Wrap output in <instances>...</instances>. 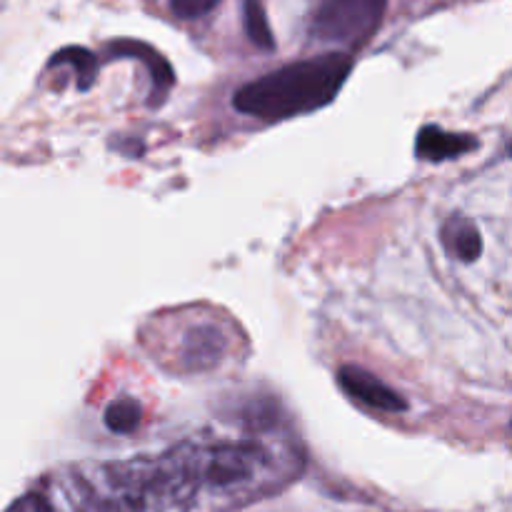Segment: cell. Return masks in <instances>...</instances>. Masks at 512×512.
Listing matches in <instances>:
<instances>
[{"instance_id": "277c9868", "label": "cell", "mask_w": 512, "mask_h": 512, "mask_svg": "<svg viewBox=\"0 0 512 512\" xmlns=\"http://www.w3.org/2000/svg\"><path fill=\"white\" fill-rule=\"evenodd\" d=\"M338 383L355 403L365 405L370 410H378V413H403V410H408L403 395L395 393L390 385H385L383 380L375 378L368 370L358 368V365L340 368Z\"/></svg>"}, {"instance_id": "7c38bea8", "label": "cell", "mask_w": 512, "mask_h": 512, "mask_svg": "<svg viewBox=\"0 0 512 512\" xmlns=\"http://www.w3.org/2000/svg\"><path fill=\"white\" fill-rule=\"evenodd\" d=\"M220 0H170V8L178 18H200V15L210 13Z\"/></svg>"}, {"instance_id": "6da1fadb", "label": "cell", "mask_w": 512, "mask_h": 512, "mask_svg": "<svg viewBox=\"0 0 512 512\" xmlns=\"http://www.w3.org/2000/svg\"><path fill=\"white\" fill-rule=\"evenodd\" d=\"M350 68L353 60L348 53H325L318 58L290 63L243 85L235 93L233 105L240 113L268 123L310 113L328 105L340 93Z\"/></svg>"}, {"instance_id": "7a4b0ae2", "label": "cell", "mask_w": 512, "mask_h": 512, "mask_svg": "<svg viewBox=\"0 0 512 512\" xmlns=\"http://www.w3.org/2000/svg\"><path fill=\"white\" fill-rule=\"evenodd\" d=\"M388 0H328L313 23L325 43L363 45L378 30Z\"/></svg>"}, {"instance_id": "8992f818", "label": "cell", "mask_w": 512, "mask_h": 512, "mask_svg": "<svg viewBox=\"0 0 512 512\" xmlns=\"http://www.w3.org/2000/svg\"><path fill=\"white\" fill-rule=\"evenodd\" d=\"M478 145L473 135L465 133H448V130L438 128V125H428L420 130L418 135V155L430 163H443L448 158H458V155L468 153Z\"/></svg>"}, {"instance_id": "8fae6325", "label": "cell", "mask_w": 512, "mask_h": 512, "mask_svg": "<svg viewBox=\"0 0 512 512\" xmlns=\"http://www.w3.org/2000/svg\"><path fill=\"white\" fill-rule=\"evenodd\" d=\"M68 63L73 65L75 73H78V88L88 90L93 85L95 73H98V63H95V55L85 48H65L58 55L50 58V65Z\"/></svg>"}, {"instance_id": "30bf717a", "label": "cell", "mask_w": 512, "mask_h": 512, "mask_svg": "<svg viewBox=\"0 0 512 512\" xmlns=\"http://www.w3.org/2000/svg\"><path fill=\"white\" fill-rule=\"evenodd\" d=\"M243 20H245V33H248V38L253 40L258 48L263 50L275 48L273 30H270L268 18H265V10L263 5H260V0H245Z\"/></svg>"}, {"instance_id": "5b68a950", "label": "cell", "mask_w": 512, "mask_h": 512, "mask_svg": "<svg viewBox=\"0 0 512 512\" xmlns=\"http://www.w3.org/2000/svg\"><path fill=\"white\" fill-rule=\"evenodd\" d=\"M225 350H228V340L215 325H198L185 335L180 355H183L185 368L193 373H203V370H213L215 365H220Z\"/></svg>"}, {"instance_id": "9c48e42d", "label": "cell", "mask_w": 512, "mask_h": 512, "mask_svg": "<svg viewBox=\"0 0 512 512\" xmlns=\"http://www.w3.org/2000/svg\"><path fill=\"white\" fill-rule=\"evenodd\" d=\"M140 418H143V408L133 398H120L105 408V428L118 435L133 433L140 425Z\"/></svg>"}, {"instance_id": "52a82bcc", "label": "cell", "mask_w": 512, "mask_h": 512, "mask_svg": "<svg viewBox=\"0 0 512 512\" xmlns=\"http://www.w3.org/2000/svg\"><path fill=\"white\" fill-rule=\"evenodd\" d=\"M443 245L460 263H473L483 253V238H480L478 228L468 218H463V215H455V218L445 223Z\"/></svg>"}, {"instance_id": "3957f363", "label": "cell", "mask_w": 512, "mask_h": 512, "mask_svg": "<svg viewBox=\"0 0 512 512\" xmlns=\"http://www.w3.org/2000/svg\"><path fill=\"white\" fill-rule=\"evenodd\" d=\"M263 458L265 453L253 443L218 445V448L210 450V458L203 475L215 488H233V485L253 478L255 465Z\"/></svg>"}, {"instance_id": "ba28073f", "label": "cell", "mask_w": 512, "mask_h": 512, "mask_svg": "<svg viewBox=\"0 0 512 512\" xmlns=\"http://www.w3.org/2000/svg\"><path fill=\"white\" fill-rule=\"evenodd\" d=\"M108 53L110 55H130V58L143 60V63L150 68V75H153L155 85H158L160 90H165L173 85V80H175L173 68H170L168 60H165L158 50L150 48V45L138 43V40H115V43L108 45Z\"/></svg>"}]
</instances>
